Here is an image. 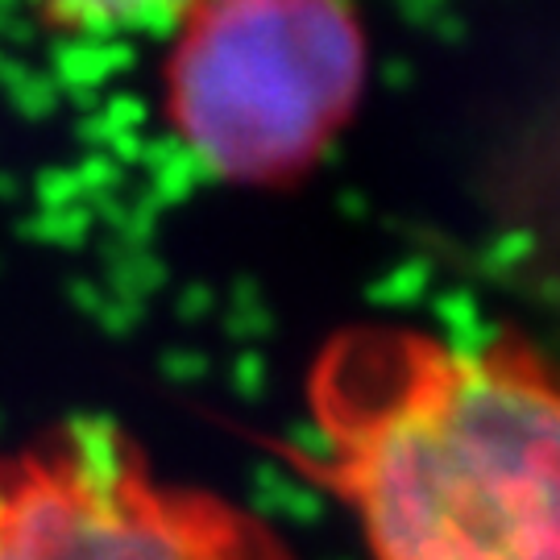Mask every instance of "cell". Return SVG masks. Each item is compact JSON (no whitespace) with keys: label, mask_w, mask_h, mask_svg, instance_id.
Instances as JSON below:
<instances>
[{"label":"cell","mask_w":560,"mask_h":560,"mask_svg":"<svg viewBox=\"0 0 560 560\" xmlns=\"http://www.w3.org/2000/svg\"><path fill=\"white\" fill-rule=\"evenodd\" d=\"M332 490L370 560H560V374L515 337L358 324L307 374Z\"/></svg>","instance_id":"6da1fadb"},{"label":"cell","mask_w":560,"mask_h":560,"mask_svg":"<svg viewBox=\"0 0 560 560\" xmlns=\"http://www.w3.org/2000/svg\"><path fill=\"white\" fill-rule=\"evenodd\" d=\"M171 34L166 117L217 179H303L365 92L370 46L349 0H208Z\"/></svg>","instance_id":"7a4b0ae2"},{"label":"cell","mask_w":560,"mask_h":560,"mask_svg":"<svg viewBox=\"0 0 560 560\" xmlns=\"http://www.w3.org/2000/svg\"><path fill=\"white\" fill-rule=\"evenodd\" d=\"M0 560H300L279 527L212 490L162 481L108 420L0 453Z\"/></svg>","instance_id":"3957f363"},{"label":"cell","mask_w":560,"mask_h":560,"mask_svg":"<svg viewBox=\"0 0 560 560\" xmlns=\"http://www.w3.org/2000/svg\"><path fill=\"white\" fill-rule=\"evenodd\" d=\"M208 0H34L38 18L59 34H141V30H175Z\"/></svg>","instance_id":"277c9868"}]
</instances>
